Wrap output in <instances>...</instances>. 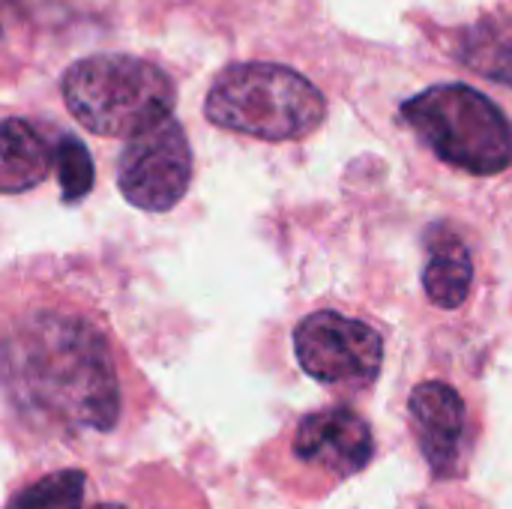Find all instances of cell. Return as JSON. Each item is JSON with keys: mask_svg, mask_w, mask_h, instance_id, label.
Returning a JSON list of instances; mask_svg holds the SVG:
<instances>
[{"mask_svg": "<svg viewBox=\"0 0 512 509\" xmlns=\"http://www.w3.org/2000/svg\"><path fill=\"white\" fill-rule=\"evenodd\" d=\"M0 387L24 414L69 432H108L120 417V384L108 345L72 315L39 312L6 330Z\"/></svg>", "mask_w": 512, "mask_h": 509, "instance_id": "1", "label": "cell"}, {"mask_svg": "<svg viewBox=\"0 0 512 509\" xmlns=\"http://www.w3.org/2000/svg\"><path fill=\"white\" fill-rule=\"evenodd\" d=\"M204 114L210 123L240 135L294 141L324 120L327 102L306 75L288 66L237 63L213 81Z\"/></svg>", "mask_w": 512, "mask_h": 509, "instance_id": "2", "label": "cell"}, {"mask_svg": "<svg viewBox=\"0 0 512 509\" xmlns=\"http://www.w3.org/2000/svg\"><path fill=\"white\" fill-rule=\"evenodd\" d=\"M63 99L75 120L105 138H129L171 117V78L126 54H96L72 63L63 75Z\"/></svg>", "mask_w": 512, "mask_h": 509, "instance_id": "3", "label": "cell"}, {"mask_svg": "<svg viewBox=\"0 0 512 509\" xmlns=\"http://www.w3.org/2000/svg\"><path fill=\"white\" fill-rule=\"evenodd\" d=\"M402 117L453 168L501 174L512 165L510 120L468 84L429 87L402 105Z\"/></svg>", "mask_w": 512, "mask_h": 509, "instance_id": "4", "label": "cell"}, {"mask_svg": "<svg viewBox=\"0 0 512 509\" xmlns=\"http://www.w3.org/2000/svg\"><path fill=\"white\" fill-rule=\"evenodd\" d=\"M189 180L192 150L171 117L129 135L117 162V186L132 207L165 213L186 195Z\"/></svg>", "mask_w": 512, "mask_h": 509, "instance_id": "5", "label": "cell"}, {"mask_svg": "<svg viewBox=\"0 0 512 509\" xmlns=\"http://www.w3.org/2000/svg\"><path fill=\"white\" fill-rule=\"evenodd\" d=\"M294 351L303 372L321 384H369L381 372V336L339 312H315L294 330Z\"/></svg>", "mask_w": 512, "mask_h": 509, "instance_id": "6", "label": "cell"}, {"mask_svg": "<svg viewBox=\"0 0 512 509\" xmlns=\"http://www.w3.org/2000/svg\"><path fill=\"white\" fill-rule=\"evenodd\" d=\"M294 456L315 471L336 477L357 474L372 459V429L348 408H327L309 414L294 435Z\"/></svg>", "mask_w": 512, "mask_h": 509, "instance_id": "7", "label": "cell"}, {"mask_svg": "<svg viewBox=\"0 0 512 509\" xmlns=\"http://www.w3.org/2000/svg\"><path fill=\"white\" fill-rule=\"evenodd\" d=\"M411 420L417 426L420 447L435 468L453 465L465 435V402L441 381H426L411 393Z\"/></svg>", "mask_w": 512, "mask_h": 509, "instance_id": "8", "label": "cell"}, {"mask_svg": "<svg viewBox=\"0 0 512 509\" xmlns=\"http://www.w3.org/2000/svg\"><path fill=\"white\" fill-rule=\"evenodd\" d=\"M426 270L423 288L429 300L441 309H456L468 300L474 267L468 243L450 225H432L426 231Z\"/></svg>", "mask_w": 512, "mask_h": 509, "instance_id": "9", "label": "cell"}, {"mask_svg": "<svg viewBox=\"0 0 512 509\" xmlns=\"http://www.w3.org/2000/svg\"><path fill=\"white\" fill-rule=\"evenodd\" d=\"M54 165V150L45 135L27 120L0 123V195L39 186Z\"/></svg>", "mask_w": 512, "mask_h": 509, "instance_id": "10", "label": "cell"}, {"mask_svg": "<svg viewBox=\"0 0 512 509\" xmlns=\"http://www.w3.org/2000/svg\"><path fill=\"white\" fill-rule=\"evenodd\" d=\"M462 60L474 72L512 87V18L471 27L462 42Z\"/></svg>", "mask_w": 512, "mask_h": 509, "instance_id": "11", "label": "cell"}, {"mask_svg": "<svg viewBox=\"0 0 512 509\" xmlns=\"http://www.w3.org/2000/svg\"><path fill=\"white\" fill-rule=\"evenodd\" d=\"M87 477L75 468L54 471L24 486L6 509H84Z\"/></svg>", "mask_w": 512, "mask_h": 509, "instance_id": "12", "label": "cell"}, {"mask_svg": "<svg viewBox=\"0 0 512 509\" xmlns=\"http://www.w3.org/2000/svg\"><path fill=\"white\" fill-rule=\"evenodd\" d=\"M54 168H57L63 195L69 201H78V198H84L90 192V186H93V162H90V153L84 150L81 141L63 138L60 147L54 150Z\"/></svg>", "mask_w": 512, "mask_h": 509, "instance_id": "13", "label": "cell"}, {"mask_svg": "<svg viewBox=\"0 0 512 509\" xmlns=\"http://www.w3.org/2000/svg\"><path fill=\"white\" fill-rule=\"evenodd\" d=\"M90 509H129V507H123V504H96V507H90Z\"/></svg>", "mask_w": 512, "mask_h": 509, "instance_id": "14", "label": "cell"}]
</instances>
